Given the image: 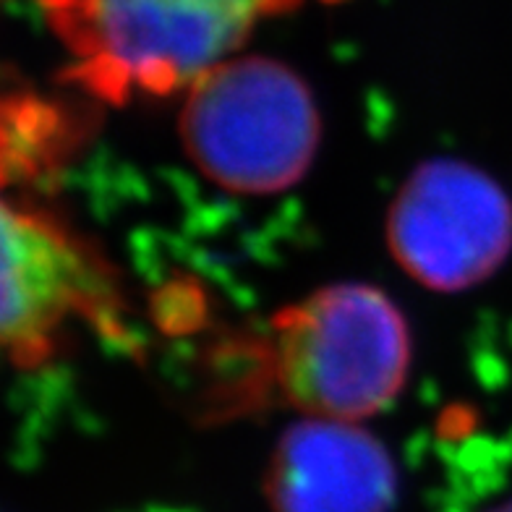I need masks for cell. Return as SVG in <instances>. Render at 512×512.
I'll use <instances>...</instances> for the list:
<instances>
[{
    "label": "cell",
    "mask_w": 512,
    "mask_h": 512,
    "mask_svg": "<svg viewBox=\"0 0 512 512\" xmlns=\"http://www.w3.org/2000/svg\"><path fill=\"white\" fill-rule=\"evenodd\" d=\"M293 0H63L53 14L79 74L102 95L189 89Z\"/></svg>",
    "instance_id": "6da1fadb"
},
{
    "label": "cell",
    "mask_w": 512,
    "mask_h": 512,
    "mask_svg": "<svg viewBox=\"0 0 512 512\" xmlns=\"http://www.w3.org/2000/svg\"><path fill=\"white\" fill-rule=\"evenodd\" d=\"M408 369V324L374 285H327L272 319L277 387L309 418L377 416L400 395Z\"/></svg>",
    "instance_id": "7a4b0ae2"
},
{
    "label": "cell",
    "mask_w": 512,
    "mask_h": 512,
    "mask_svg": "<svg viewBox=\"0 0 512 512\" xmlns=\"http://www.w3.org/2000/svg\"><path fill=\"white\" fill-rule=\"evenodd\" d=\"M181 142L204 176L230 194H280L311 168L319 110L311 89L272 58H230L191 84Z\"/></svg>",
    "instance_id": "3957f363"
},
{
    "label": "cell",
    "mask_w": 512,
    "mask_h": 512,
    "mask_svg": "<svg viewBox=\"0 0 512 512\" xmlns=\"http://www.w3.org/2000/svg\"><path fill=\"white\" fill-rule=\"evenodd\" d=\"M387 246L405 275L437 293H460L505 264L512 202L489 173L434 157L405 178L387 212Z\"/></svg>",
    "instance_id": "277c9868"
},
{
    "label": "cell",
    "mask_w": 512,
    "mask_h": 512,
    "mask_svg": "<svg viewBox=\"0 0 512 512\" xmlns=\"http://www.w3.org/2000/svg\"><path fill=\"white\" fill-rule=\"evenodd\" d=\"M264 492L272 512H392L398 468L361 424L306 416L277 439Z\"/></svg>",
    "instance_id": "5b68a950"
},
{
    "label": "cell",
    "mask_w": 512,
    "mask_h": 512,
    "mask_svg": "<svg viewBox=\"0 0 512 512\" xmlns=\"http://www.w3.org/2000/svg\"><path fill=\"white\" fill-rule=\"evenodd\" d=\"M95 290V272L63 230L24 207H3L0 337L16 364L48 356L58 327L84 311Z\"/></svg>",
    "instance_id": "8992f818"
},
{
    "label": "cell",
    "mask_w": 512,
    "mask_h": 512,
    "mask_svg": "<svg viewBox=\"0 0 512 512\" xmlns=\"http://www.w3.org/2000/svg\"><path fill=\"white\" fill-rule=\"evenodd\" d=\"M484 512H512V499H507V502H502V505L489 507V510H484Z\"/></svg>",
    "instance_id": "52a82bcc"
}]
</instances>
